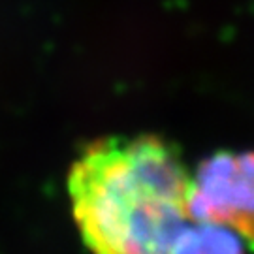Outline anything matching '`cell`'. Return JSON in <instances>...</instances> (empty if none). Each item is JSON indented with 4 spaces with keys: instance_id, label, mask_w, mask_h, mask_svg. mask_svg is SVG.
I'll use <instances>...</instances> for the list:
<instances>
[{
    "instance_id": "obj_2",
    "label": "cell",
    "mask_w": 254,
    "mask_h": 254,
    "mask_svg": "<svg viewBox=\"0 0 254 254\" xmlns=\"http://www.w3.org/2000/svg\"><path fill=\"white\" fill-rule=\"evenodd\" d=\"M189 215L192 222L232 228L254 247V151L205 158L192 175Z\"/></svg>"
},
{
    "instance_id": "obj_1",
    "label": "cell",
    "mask_w": 254,
    "mask_h": 254,
    "mask_svg": "<svg viewBox=\"0 0 254 254\" xmlns=\"http://www.w3.org/2000/svg\"><path fill=\"white\" fill-rule=\"evenodd\" d=\"M192 175L156 136H113L72 164L73 220L91 254H173L190 224Z\"/></svg>"
},
{
    "instance_id": "obj_3",
    "label": "cell",
    "mask_w": 254,
    "mask_h": 254,
    "mask_svg": "<svg viewBox=\"0 0 254 254\" xmlns=\"http://www.w3.org/2000/svg\"><path fill=\"white\" fill-rule=\"evenodd\" d=\"M245 239L232 228L213 222H190L173 254H245Z\"/></svg>"
}]
</instances>
